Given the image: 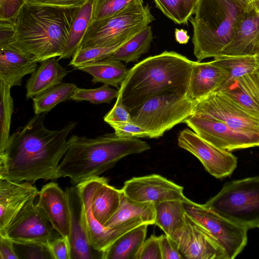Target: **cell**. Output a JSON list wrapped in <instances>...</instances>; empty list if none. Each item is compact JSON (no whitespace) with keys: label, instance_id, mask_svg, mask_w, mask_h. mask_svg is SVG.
Segmentation results:
<instances>
[{"label":"cell","instance_id":"cell-1","mask_svg":"<svg viewBox=\"0 0 259 259\" xmlns=\"http://www.w3.org/2000/svg\"><path fill=\"white\" fill-rule=\"evenodd\" d=\"M46 113L35 114L10 136L0 153V179L34 183L60 178L59 165L66 150L67 138L76 123L50 130L44 124Z\"/></svg>","mask_w":259,"mask_h":259},{"label":"cell","instance_id":"cell-2","mask_svg":"<svg viewBox=\"0 0 259 259\" xmlns=\"http://www.w3.org/2000/svg\"><path fill=\"white\" fill-rule=\"evenodd\" d=\"M194 62L177 52L165 51L136 64L118 90L123 104L131 112L162 93L187 96Z\"/></svg>","mask_w":259,"mask_h":259},{"label":"cell","instance_id":"cell-3","mask_svg":"<svg viewBox=\"0 0 259 259\" xmlns=\"http://www.w3.org/2000/svg\"><path fill=\"white\" fill-rule=\"evenodd\" d=\"M80 8L26 2L15 18L16 30L11 44L38 62L60 56Z\"/></svg>","mask_w":259,"mask_h":259},{"label":"cell","instance_id":"cell-4","mask_svg":"<svg viewBox=\"0 0 259 259\" xmlns=\"http://www.w3.org/2000/svg\"><path fill=\"white\" fill-rule=\"evenodd\" d=\"M139 138H122L114 133L95 138L72 136L58 168L60 178L68 177L77 185L99 176L122 158L149 150Z\"/></svg>","mask_w":259,"mask_h":259},{"label":"cell","instance_id":"cell-5","mask_svg":"<svg viewBox=\"0 0 259 259\" xmlns=\"http://www.w3.org/2000/svg\"><path fill=\"white\" fill-rule=\"evenodd\" d=\"M244 9L235 0H199L189 21L193 28V53L197 62L219 57L231 40Z\"/></svg>","mask_w":259,"mask_h":259},{"label":"cell","instance_id":"cell-6","mask_svg":"<svg viewBox=\"0 0 259 259\" xmlns=\"http://www.w3.org/2000/svg\"><path fill=\"white\" fill-rule=\"evenodd\" d=\"M154 20L148 4L134 3L116 15L92 20L79 48L123 45Z\"/></svg>","mask_w":259,"mask_h":259},{"label":"cell","instance_id":"cell-7","mask_svg":"<svg viewBox=\"0 0 259 259\" xmlns=\"http://www.w3.org/2000/svg\"><path fill=\"white\" fill-rule=\"evenodd\" d=\"M196 102L187 95L162 93L132 111V121L147 132L148 138H158L193 115Z\"/></svg>","mask_w":259,"mask_h":259},{"label":"cell","instance_id":"cell-8","mask_svg":"<svg viewBox=\"0 0 259 259\" xmlns=\"http://www.w3.org/2000/svg\"><path fill=\"white\" fill-rule=\"evenodd\" d=\"M204 205L248 230L259 228V176L226 183Z\"/></svg>","mask_w":259,"mask_h":259},{"label":"cell","instance_id":"cell-9","mask_svg":"<svg viewBox=\"0 0 259 259\" xmlns=\"http://www.w3.org/2000/svg\"><path fill=\"white\" fill-rule=\"evenodd\" d=\"M187 214L206 231L226 250L229 259L239 255L247 244V231L234 222L207 207L190 201L184 202Z\"/></svg>","mask_w":259,"mask_h":259},{"label":"cell","instance_id":"cell-10","mask_svg":"<svg viewBox=\"0 0 259 259\" xmlns=\"http://www.w3.org/2000/svg\"><path fill=\"white\" fill-rule=\"evenodd\" d=\"M193 114L223 122L236 130L259 134V118L220 91L197 101Z\"/></svg>","mask_w":259,"mask_h":259},{"label":"cell","instance_id":"cell-11","mask_svg":"<svg viewBox=\"0 0 259 259\" xmlns=\"http://www.w3.org/2000/svg\"><path fill=\"white\" fill-rule=\"evenodd\" d=\"M34 200L32 199L26 203L0 235L16 244L37 243L48 245L52 240L61 237Z\"/></svg>","mask_w":259,"mask_h":259},{"label":"cell","instance_id":"cell-12","mask_svg":"<svg viewBox=\"0 0 259 259\" xmlns=\"http://www.w3.org/2000/svg\"><path fill=\"white\" fill-rule=\"evenodd\" d=\"M185 123L199 137L222 149L231 151L259 146V134L240 131L216 120L192 115Z\"/></svg>","mask_w":259,"mask_h":259},{"label":"cell","instance_id":"cell-13","mask_svg":"<svg viewBox=\"0 0 259 259\" xmlns=\"http://www.w3.org/2000/svg\"><path fill=\"white\" fill-rule=\"evenodd\" d=\"M178 144L197 158L209 174L217 179L231 175L237 166V158L231 152L209 143L189 128L180 133Z\"/></svg>","mask_w":259,"mask_h":259},{"label":"cell","instance_id":"cell-14","mask_svg":"<svg viewBox=\"0 0 259 259\" xmlns=\"http://www.w3.org/2000/svg\"><path fill=\"white\" fill-rule=\"evenodd\" d=\"M96 178L76 185L82 200L85 223L92 247L100 252L104 251L116 239L131 229L145 223L141 219L127 221L113 228H107L94 218L91 208V198Z\"/></svg>","mask_w":259,"mask_h":259},{"label":"cell","instance_id":"cell-15","mask_svg":"<svg viewBox=\"0 0 259 259\" xmlns=\"http://www.w3.org/2000/svg\"><path fill=\"white\" fill-rule=\"evenodd\" d=\"M183 190V187L156 174L134 177L125 181L121 189L123 194L133 200L155 204L173 200L190 201Z\"/></svg>","mask_w":259,"mask_h":259},{"label":"cell","instance_id":"cell-16","mask_svg":"<svg viewBox=\"0 0 259 259\" xmlns=\"http://www.w3.org/2000/svg\"><path fill=\"white\" fill-rule=\"evenodd\" d=\"M177 243L184 258L229 259L224 248L187 214Z\"/></svg>","mask_w":259,"mask_h":259},{"label":"cell","instance_id":"cell-17","mask_svg":"<svg viewBox=\"0 0 259 259\" xmlns=\"http://www.w3.org/2000/svg\"><path fill=\"white\" fill-rule=\"evenodd\" d=\"M70 209L69 243L71 259L102 258V253L91 245L86 228L82 200L77 186L65 190Z\"/></svg>","mask_w":259,"mask_h":259},{"label":"cell","instance_id":"cell-18","mask_svg":"<svg viewBox=\"0 0 259 259\" xmlns=\"http://www.w3.org/2000/svg\"><path fill=\"white\" fill-rule=\"evenodd\" d=\"M258 36L259 0H254L239 17L231 40L219 57L254 55Z\"/></svg>","mask_w":259,"mask_h":259},{"label":"cell","instance_id":"cell-19","mask_svg":"<svg viewBox=\"0 0 259 259\" xmlns=\"http://www.w3.org/2000/svg\"><path fill=\"white\" fill-rule=\"evenodd\" d=\"M37 204L54 229L69 242L70 209L66 191L57 183H48L39 191Z\"/></svg>","mask_w":259,"mask_h":259},{"label":"cell","instance_id":"cell-20","mask_svg":"<svg viewBox=\"0 0 259 259\" xmlns=\"http://www.w3.org/2000/svg\"><path fill=\"white\" fill-rule=\"evenodd\" d=\"M39 191L29 182L0 179V232L5 230L26 203Z\"/></svg>","mask_w":259,"mask_h":259},{"label":"cell","instance_id":"cell-21","mask_svg":"<svg viewBox=\"0 0 259 259\" xmlns=\"http://www.w3.org/2000/svg\"><path fill=\"white\" fill-rule=\"evenodd\" d=\"M38 62L12 44L0 47V81L11 88L20 85L22 78L33 73Z\"/></svg>","mask_w":259,"mask_h":259},{"label":"cell","instance_id":"cell-22","mask_svg":"<svg viewBox=\"0 0 259 259\" xmlns=\"http://www.w3.org/2000/svg\"><path fill=\"white\" fill-rule=\"evenodd\" d=\"M229 73L214 60L195 61L191 74L187 96L198 101L215 91L227 80Z\"/></svg>","mask_w":259,"mask_h":259},{"label":"cell","instance_id":"cell-23","mask_svg":"<svg viewBox=\"0 0 259 259\" xmlns=\"http://www.w3.org/2000/svg\"><path fill=\"white\" fill-rule=\"evenodd\" d=\"M218 91L259 118V69L226 82L215 91Z\"/></svg>","mask_w":259,"mask_h":259},{"label":"cell","instance_id":"cell-24","mask_svg":"<svg viewBox=\"0 0 259 259\" xmlns=\"http://www.w3.org/2000/svg\"><path fill=\"white\" fill-rule=\"evenodd\" d=\"M68 73L55 57L43 61L26 82V99H32L62 83Z\"/></svg>","mask_w":259,"mask_h":259},{"label":"cell","instance_id":"cell-25","mask_svg":"<svg viewBox=\"0 0 259 259\" xmlns=\"http://www.w3.org/2000/svg\"><path fill=\"white\" fill-rule=\"evenodd\" d=\"M121 189L108 184V180L97 177L91 198V208L95 219L104 226L115 214L120 204Z\"/></svg>","mask_w":259,"mask_h":259},{"label":"cell","instance_id":"cell-26","mask_svg":"<svg viewBox=\"0 0 259 259\" xmlns=\"http://www.w3.org/2000/svg\"><path fill=\"white\" fill-rule=\"evenodd\" d=\"M184 202L173 200L155 204L154 224L176 242L186 222L187 213Z\"/></svg>","mask_w":259,"mask_h":259},{"label":"cell","instance_id":"cell-27","mask_svg":"<svg viewBox=\"0 0 259 259\" xmlns=\"http://www.w3.org/2000/svg\"><path fill=\"white\" fill-rule=\"evenodd\" d=\"M148 224H142L124 233L102 252V259H136L145 240Z\"/></svg>","mask_w":259,"mask_h":259},{"label":"cell","instance_id":"cell-28","mask_svg":"<svg viewBox=\"0 0 259 259\" xmlns=\"http://www.w3.org/2000/svg\"><path fill=\"white\" fill-rule=\"evenodd\" d=\"M137 219H141L145 223L148 225L154 224L155 204L151 202H139L133 200L125 196L122 191L118 209L104 226L113 228Z\"/></svg>","mask_w":259,"mask_h":259},{"label":"cell","instance_id":"cell-29","mask_svg":"<svg viewBox=\"0 0 259 259\" xmlns=\"http://www.w3.org/2000/svg\"><path fill=\"white\" fill-rule=\"evenodd\" d=\"M76 69L91 75L93 83L101 82L119 90L130 69L121 61L105 59L85 64Z\"/></svg>","mask_w":259,"mask_h":259},{"label":"cell","instance_id":"cell-30","mask_svg":"<svg viewBox=\"0 0 259 259\" xmlns=\"http://www.w3.org/2000/svg\"><path fill=\"white\" fill-rule=\"evenodd\" d=\"M153 38L151 27L148 25L105 59L117 60L125 63L137 62L142 55L149 51Z\"/></svg>","mask_w":259,"mask_h":259},{"label":"cell","instance_id":"cell-31","mask_svg":"<svg viewBox=\"0 0 259 259\" xmlns=\"http://www.w3.org/2000/svg\"><path fill=\"white\" fill-rule=\"evenodd\" d=\"M93 0L80 8L71 26L63 52L58 60L73 56L79 48L88 27L92 20Z\"/></svg>","mask_w":259,"mask_h":259},{"label":"cell","instance_id":"cell-32","mask_svg":"<svg viewBox=\"0 0 259 259\" xmlns=\"http://www.w3.org/2000/svg\"><path fill=\"white\" fill-rule=\"evenodd\" d=\"M77 87L73 83L62 82L33 97L32 99L34 114L47 113L61 102L70 99Z\"/></svg>","mask_w":259,"mask_h":259},{"label":"cell","instance_id":"cell-33","mask_svg":"<svg viewBox=\"0 0 259 259\" xmlns=\"http://www.w3.org/2000/svg\"><path fill=\"white\" fill-rule=\"evenodd\" d=\"M213 60L228 72L229 77L226 82L234 80L259 69V58L255 55L221 56L214 58Z\"/></svg>","mask_w":259,"mask_h":259},{"label":"cell","instance_id":"cell-34","mask_svg":"<svg viewBox=\"0 0 259 259\" xmlns=\"http://www.w3.org/2000/svg\"><path fill=\"white\" fill-rule=\"evenodd\" d=\"M199 0H154L156 7L175 23L187 24Z\"/></svg>","mask_w":259,"mask_h":259},{"label":"cell","instance_id":"cell-35","mask_svg":"<svg viewBox=\"0 0 259 259\" xmlns=\"http://www.w3.org/2000/svg\"><path fill=\"white\" fill-rule=\"evenodd\" d=\"M11 87L0 81V153L6 148L10 138L11 119L14 109Z\"/></svg>","mask_w":259,"mask_h":259},{"label":"cell","instance_id":"cell-36","mask_svg":"<svg viewBox=\"0 0 259 259\" xmlns=\"http://www.w3.org/2000/svg\"><path fill=\"white\" fill-rule=\"evenodd\" d=\"M119 94V90L110 88L104 84L101 87L94 89H87L77 87L71 100L75 101H89L94 104L111 103Z\"/></svg>","mask_w":259,"mask_h":259},{"label":"cell","instance_id":"cell-37","mask_svg":"<svg viewBox=\"0 0 259 259\" xmlns=\"http://www.w3.org/2000/svg\"><path fill=\"white\" fill-rule=\"evenodd\" d=\"M122 45L110 47L79 48L72 56L69 65L77 68L85 64L105 60Z\"/></svg>","mask_w":259,"mask_h":259},{"label":"cell","instance_id":"cell-38","mask_svg":"<svg viewBox=\"0 0 259 259\" xmlns=\"http://www.w3.org/2000/svg\"><path fill=\"white\" fill-rule=\"evenodd\" d=\"M143 0H93L92 20L116 15L131 4Z\"/></svg>","mask_w":259,"mask_h":259},{"label":"cell","instance_id":"cell-39","mask_svg":"<svg viewBox=\"0 0 259 259\" xmlns=\"http://www.w3.org/2000/svg\"><path fill=\"white\" fill-rule=\"evenodd\" d=\"M14 245L19 259H53L48 245L29 243Z\"/></svg>","mask_w":259,"mask_h":259},{"label":"cell","instance_id":"cell-40","mask_svg":"<svg viewBox=\"0 0 259 259\" xmlns=\"http://www.w3.org/2000/svg\"><path fill=\"white\" fill-rule=\"evenodd\" d=\"M118 137L128 138H148L147 132L132 121L128 122H109L107 123Z\"/></svg>","mask_w":259,"mask_h":259},{"label":"cell","instance_id":"cell-41","mask_svg":"<svg viewBox=\"0 0 259 259\" xmlns=\"http://www.w3.org/2000/svg\"><path fill=\"white\" fill-rule=\"evenodd\" d=\"M136 259H162L159 237L152 235L145 240Z\"/></svg>","mask_w":259,"mask_h":259},{"label":"cell","instance_id":"cell-42","mask_svg":"<svg viewBox=\"0 0 259 259\" xmlns=\"http://www.w3.org/2000/svg\"><path fill=\"white\" fill-rule=\"evenodd\" d=\"M106 123L109 122H128L132 121L131 112L123 104L119 95L112 108L104 117Z\"/></svg>","mask_w":259,"mask_h":259},{"label":"cell","instance_id":"cell-43","mask_svg":"<svg viewBox=\"0 0 259 259\" xmlns=\"http://www.w3.org/2000/svg\"><path fill=\"white\" fill-rule=\"evenodd\" d=\"M162 259H183L177 242L166 234L159 236Z\"/></svg>","mask_w":259,"mask_h":259},{"label":"cell","instance_id":"cell-44","mask_svg":"<svg viewBox=\"0 0 259 259\" xmlns=\"http://www.w3.org/2000/svg\"><path fill=\"white\" fill-rule=\"evenodd\" d=\"M48 246L53 259H71L70 243L63 237L52 240Z\"/></svg>","mask_w":259,"mask_h":259},{"label":"cell","instance_id":"cell-45","mask_svg":"<svg viewBox=\"0 0 259 259\" xmlns=\"http://www.w3.org/2000/svg\"><path fill=\"white\" fill-rule=\"evenodd\" d=\"M27 0H0V19L15 18Z\"/></svg>","mask_w":259,"mask_h":259},{"label":"cell","instance_id":"cell-46","mask_svg":"<svg viewBox=\"0 0 259 259\" xmlns=\"http://www.w3.org/2000/svg\"><path fill=\"white\" fill-rule=\"evenodd\" d=\"M16 30L15 19H0V47L14 41Z\"/></svg>","mask_w":259,"mask_h":259},{"label":"cell","instance_id":"cell-47","mask_svg":"<svg viewBox=\"0 0 259 259\" xmlns=\"http://www.w3.org/2000/svg\"><path fill=\"white\" fill-rule=\"evenodd\" d=\"M89 0H27V2L44 5L68 8H81Z\"/></svg>","mask_w":259,"mask_h":259},{"label":"cell","instance_id":"cell-48","mask_svg":"<svg viewBox=\"0 0 259 259\" xmlns=\"http://www.w3.org/2000/svg\"><path fill=\"white\" fill-rule=\"evenodd\" d=\"M0 259H19L14 243L2 235H0Z\"/></svg>","mask_w":259,"mask_h":259},{"label":"cell","instance_id":"cell-49","mask_svg":"<svg viewBox=\"0 0 259 259\" xmlns=\"http://www.w3.org/2000/svg\"><path fill=\"white\" fill-rule=\"evenodd\" d=\"M175 39L180 44H186L190 39L187 31L183 29H176L175 32Z\"/></svg>","mask_w":259,"mask_h":259},{"label":"cell","instance_id":"cell-50","mask_svg":"<svg viewBox=\"0 0 259 259\" xmlns=\"http://www.w3.org/2000/svg\"><path fill=\"white\" fill-rule=\"evenodd\" d=\"M244 9H246L251 4V0H235Z\"/></svg>","mask_w":259,"mask_h":259},{"label":"cell","instance_id":"cell-51","mask_svg":"<svg viewBox=\"0 0 259 259\" xmlns=\"http://www.w3.org/2000/svg\"><path fill=\"white\" fill-rule=\"evenodd\" d=\"M254 55L256 56L259 55V36L255 47L254 51Z\"/></svg>","mask_w":259,"mask_h":259},{"label":"cell","instance_id":"cell-52","mask_svg":"<svg viewBox=\"0 0 259 259\" xmlns=\"http://www.w3.org/2000/svg\"><path fill=\"white\" fill-rule=\"evenodd\" d=\"M258 56V58H259V55H258V56Z\"/></svg>","mask_w":259,"mask_h":259},{"label":"cell","instance_id":"cell-53","mask_svg":"<svg viewBox=\"0 0 259 259\" xmlns=\"http://www.w3.org/2000/svg\"><path fill=\"white\" fill-rule=\"evenodd\" d=\"M251 1H254V0H251Z\"/></svg>","mask_w":259,"mask_h":259}]
</instances>
